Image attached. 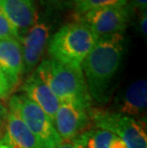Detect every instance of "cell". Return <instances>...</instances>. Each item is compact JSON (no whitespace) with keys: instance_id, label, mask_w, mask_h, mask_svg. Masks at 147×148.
<instances>
[{"instance_id":"obj_23","label":"cell","mask_w":147,"mask_h":148,"mask_svg":"<svg viewBox=\"0 0 147 148\" xmlns=\"http://www.w3.org/2000/svg\"><path fill=\"white\" fill-rule=\"evenodd\" d=\"M0 148H10L8 144L6 143V141L3 140V138H0Z\"/></svg>"},{"instance_id":"obj_10","label":"cell","mask_w":147,"mask_h":148,"mask_svg":"<svg viewBox=\"0 0 147 148\" xmlns=\"http://www.w3.org/2000/svg\"><path fill=\"white\" fill-rule=\"evenodd\" d=\"M0 9L17 31L20 40L38 14L36 0H0Z\"/></svg>"},{"instance_id":"obj_21","label":"cell","mask_w":147,"mask_h":148,"mask_svg":"<svg viewBox=\"0 0 147 148\" xmlns=\"http://www.w3.org/2000/svg\"><path fill=\"white\" fill-rule=\"evenodd\" d=\"M128 4L130 5V7L134 10H139L140 12H143L146 10L147 7V0H129Z\"/></svg>"},{"instance_id":"obj_4","label":"cell","mask_w":147,"mask_h":148,"mask_svg":"<svg viewBox=\"0 0 147 148\" xmlns=\"http://www.w3.org/2000/svg\"><path fill=\"white\" fill-rule=\"evenodd\" d=\"M10 109L22 119L36 136L42 148H55L63 143L49 116L24 95H14L10 99Z\"/></svg>"},{"instance_id":"obj_7","label":"cell","mask_w":147,"mask_h":148,"mask_svg":"<svg viewBox=\"0 0 147 148\" xmlns=\"http://www.w3.org/2000/svg\"><path fill=\"white\" fill-rule=\"evenodd\" d=\"M133 9L129 4L122 7L93 9L81 14L80 19L91 28L98 37L123 34L132 17Z\"/></svg>"},{"instance_id":"obj_9","label":"cell","mask_w":147,"mask_h":148,"mask_svg":"<svg viewBox=\"0 0 147 148\" xmlns=\"http://www.w3.org/2000/svg\"><path fill=\"white\" fill-rule=\"evenodd\" d=\"M0 69L12 89L19 84L21 75L24 74L23 55L20 41L14 37L0 39Z\"/></svg>"},{"instance_id":"obj_2","label":"cell","mask_w":147,"mask_h":148,"mask_svg":"<svg viewBox=\"0 0 147 148\" xmlns=\"http://www.w3.org/2000/svg\"><path fill=\"white\" fill-rule=\"evenodd\" d=\"M60 102H71L90 109L92 99L81 67L44 59L34 70Z\"/></svg>"},{"instance_id":"obj_22","label":"cell","mask_w":147,"mask_h":148,"mask_svg":"<svg viewBox=\"0 0 147 148\" xmlns=\"http://www.w3.org/2000/svg\"><path fill=\"white\" fill-rule=\"evenodd\" d=\"M8 116V110L6 107L0 102V129H1L6 123V119H7Z\"/></svg>"},{"instance_id":"obj_19","label":"cell","mask_w":147,"mask_h":148,"mask_svg":"<svg viewBox=\"0 0 147 148\" xmlns=\"http://www.w3.org/2000/svg\"><path fill=\"white\" fill-rule=\"evenodd\" d=\"M49 10H61L69 8L73 4V0H42Z\"/></svg>"},{"instance_id":"obj_5","label":"cell","mask_w":147,"mask_h":148,"mask_svg":"<svg viewBox=\"0 0 147 148\" xmlns=\"http://www.w3.org/2000/svg\"><path fill=\"white\" fill-rule=\"evenodd\" d=\"M90 116L98 129L115 134L127 148H147V136L143 127L135 119L118 112L92 111Z\"/></svg>"},{"instance_id":"obj_13","label":"cell","mask_w":147,"mask_h":148,"mask_svg":"<svg viewBox=\"0 0 147 148\" xmlns=\"http://www.w3.org/2000/svg\"><path fill=\"white\" fill-rule=\"evenodd\" d=\"M147 105V81L139 79L132 83L118 101V113L137 116L145 111Z\"/></svg>"},{"instance_id":"obj_3","label":"cell","mask_w":147,"mask_h":148,"mask_svg":"<svg viewBox=\"0 0 147 148\" xmlns=\"http://www.w3.org/2000/svg\"><path fill=\"white\" fill-rule=\"evenodd\" d=\"M98 36L85 22L79 20L62 26L50 37L48 53L52 59L74 67H81Z\"/></svg>"},{"instance_id":"obj_6","label":"cell","mask_w":147,"mask_h":148,"mask_svg":"<svg viewBox=\"0 0 147 148\" xmlns=\"http://www.w3.org/2000/svg\"><path fill=\"white\" fill-rule=\"evenodd\" d=\"M53 23L49 14H37L33 26L20 40L23 55L24 74H31L39 64L51 37Z\"/></svg>"},{"instance_id":"obj_1","label":"cell","mask_w":147,"mask_h":148,"mask_svg":"<svg viewBox=\"0 0 147 148\" xmlns=\"http://www.w3.org/2000/svg\"><path fill=\"white\" fill-rule=\"evenodd\" d=\"M125 38L123 34L99 36L81 65L92 100L105 103L109 99L112 79L123 58Z\"/></svg>"},{"instance_id":"obj_17","label":"cell","mask_w":147,"mask_h":148,"mask_svg":"<svg viewBox=\"0 0 147 148\" xmlns=\"http://www.w3.org/2000/svg\"><path fill=\"white\" fill-rule=\"evenodd\" d=\"M89 131H85L81 133L79 136L73 138V140H66L62 143L60 145L55 148H86V143L88 138Z\"/></svg>"},{"instance_id":"obj_15","label":"cell","mask_w":147,"mask_h":148,"mask_svg":"<svg viewBox=\"0 0 147 148\" xmlns=\"http://www.w3.org/2000/svg\"><path fill=\"white\" fill-rule=\"evenodd\" d=\"M129 0H81L76 5V12L79 15L93 9L104 7H122L128 4Z\"/></svg>"},{"instance_id":"obj_20","label":"cell","mask_w":147,"mask_h":148,"mask_svg":"<svg viewBox=\"0 0 147 148\" xmlns=\"http://www.w3.org/2000/svg\"><path fill=\"white\" fill-rule=\"evenodd\" d=\"M139 29L142 36H146L147 34V11L142 12V14L139 19Z\"/></svg>"},{"instance_id":"obj_18","label":"cell","mask_w":147,"mask_h":148,"mask_svg":"<svg viewBox=\"0 0 147 148\" xmlns=\"http://www.w3.org/2000/svg\"><path fill=\"white\" fill-rule=\"evenodd\" d=\"M12 90V89L10 82H9V80L7 79L2 70L0 69V99L3 100L7 99L9 96L11 95Z\"/></svg>"},{"instance_id":"obj_11","label":"cell","mask_w":147,"mask_h":148,"mask_svg":"<svg viewBox=\"0 0 147 148\" xmlns=\"http://www.w3.org/2000/svg\"><path fill=\"white\" fill-rule=\"evenodd\" d=\"M21 89L25 96L38 105L54 121L60 101L36 71L30 74Z\"/></svg>"},{"instance_id":"obj_14","label":"cell","mask_w":147,"mask_h":148,"mask_svg":"<svg viewBox=\"0 0 147 148\" xmlns=\"http://www.w3.org/2000/svg\"><path fill=\"white\" fill-rule=\"evenodd\" d=\"M86 148H127L115 134L102 129L89 131Z\"/></svg>"},{"instance_id":"obj_12","label":"cell","mask_w":147,"mask_h":148,"mask_svg":"<svg viewBox=\"0 0 147 148\" xmlns=\"http://www.w3.org/2000/svg\"><path fill=\"white\" fill-rule=\"evenodd\" d=\"M5 126L3 140L10 148H42L36 136L14 112L8 113Z\"/></svg>"},{"instance_id":"obj_16","label":"cell","mask_w":147,"mask_h":148,"mask_svg":"<svg viewBox=\"0 0 147 148\" xmlns=\"http://www.w3.org/2000/svg\"><path fill=\"white\" fill-rule=\"evenodd\" d=\"M11 37H14L20 41V37L17 31L15 30V28L12 26L10 20L6 16V14L0 9V39L11 38Z\"/></svg>"},{"instance_id":"obj_8","label":"cell","mask_w":147,"mask_h":148,"mask_svg":"<svg viewBox=\"0 0 147 148\" xmlns=\"http://www.w3.org/2000/svg\"><path fill=\"white\" fill-rule=\"evenodd\" d=\"M88 110L71 102H60L54 124L62 140H73L83 133L90 122Z\"/></svg>"},{"instance_id":"obj_24","label":"cell","mask_w":147,"mask_h":148,"mask_svg":"<svg viewBox=\"0 0 147 148\" xmlns=\"http://www.w3.org/2000/svg\"><path fill=\"white\" fill-rule=\"evenodd\" d=\"M81 1V0H73V3H75V4H77V3H79Z\"/></svg>"}]
</instances>
